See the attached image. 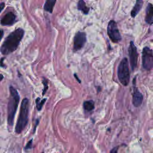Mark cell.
<instances>
[{
    "label": "cell",
    "instance_id": "3957f363",
    "mask_svg": "<svg viewBox=\"0 0 153 153\" xmlns=\"http://www.w3.org/2000/svg\"><path fill=\"white\" fill-rule=\"evenodd\" d=\"M29 117V100L27 98H24L22 101L21 110H20L18 120L17 122L15 132L19 134L23 132V130L27 126L28 123Z\"/></svg>",
    "mask_w": 153,
    "mask_h": 153
},
{
    "label": "cell",
    "instance_id": "ac0fdd59",
    "mask_svg": "<svg viewBox=\"0 0 153 153\" xmlns=\"http://www.w3.org/2000/svg\"><path fill=\"white\" fill-rule=\"evenodd\" d=\"M32 139H31V140H30L27 145H26V146L25 147V150H29V149H31L32 148Z\"/></svg>",
    "mask_w": 153,
    "mask_h": 153
},
{
    "label": "cell",
    "instance_id": "7402d4cb",
    "mask_svg": "<svg viewBox=\"0 0 153 153\" xmlns=\"http://www.w3.org/2000/svg\"><path fill=\"white\" fill-rule=\"evenodd\" d=\"M38 122H39V120H37V123L35 124V128H34V132H33V133H35V130H36V128H37V125H38Z\"/></svg>",
    "mask_w": 153,
    "mask_h": 153
},
{
    "label": "cell",
    "instance_id": "ffe728a7",
    "mask_svg": "<svg viewBox=\"0 0 153 153\" xmlns=\"http://www.w3.org/2000/svg\"><path fill=\"white\" fill-rule=\"evenodd\" d=\"M3 35H4V31L3 30L0 29V41H1Z\"/></svg>",
    "mask_w": 153,
    "mask_h": 153
},
{
    "label": "cell",
    "instance_id": "30bf717a",
    "mask_svg": "<svg viewBox=\"0 0 153 153\" xmlns=\"http://www.w3.org/2000/svg\"><path fill=\"white\" fill-rule=\"evenodd\" d=\"M16 22V16L13 12H9L3 17L1 24L3 26H11Z\"/></svg>",
    "mask_w": 153,
    "mask_h": 153
},
{
    "label": "cell",
    "instance_id": "7a4b0ae2",
    "mask_svg": "<svg viewBox=\"0 0 153 153\" xmlns=\"http://www.w3.org/2000/svg\"><path fill=\"white\" fill-rule=\"evenodd\" d=\"M10 96L7 108V122L9 126H13L18 105L20 101V96L17 90L13 87H10Z\"/></svg>",
    "mask_w": 153,
    "mask_h": 153
},
{
    "label": "cell",
    "instance_id": "7c38bea8",
    "mask_svg": "<svg viewBox=\"0 0 153 153\" xmlns=\"http://www.w3.org/2000/svg\"><path fill=\"white\" fill-rule=\"evenodd\" d=\"M143 4H144L143 0H136V3L134 6V7H133L130 13V15L132 17L135 18L138 15V14L139 13V11H141L142 7Z\"/></svg>",
    "mask_w": 153,
    "mask_h": 153
},
{
    "label": "cell",
    "instance_id": "d6986e66",
    "mask_svg": "<svg viewBox=\"0 0 153 153\" xmlns=\"http://www.w3.org/2000/svg\"><path fill=\"white\" fill-rule=\"evenodd\" d=\"M5 7V4L4 3H1L0 4V13L2 11V10L4 9Z\"/></svg>",
    "mask_w": 153,
    "mask_h": 153
},
{
    "label": "cell",
    "instance_id": "6da1fadb",
    "mask_svg": "<svg viewBox=\"0 0 153 153\" xmlns=\"http://www.w3.org/2000/svg\"><path fill=\"white\" fill-rule=\"evenodd\" d=\"M25 31L22 28H18L7 36L0 48V51L4 55H7L15 51L22 41Z\"/></svg>",
    "mask_w": 153,
    "mask_h": 153
},
{
    "label": "cell",
    "instance_id": "4fadbf2b",
    "mask_svg": "<svg viewBox=\"0 0 153 153\" xmlns=\"http://www.w3.org/2000/svg\"><path fill=\"white\" fill-rule=\"evenodd\" d=\"M56 2V0H46L44 5V9L46 11L52 13Z\"/></svg>",
    "mask_w": 153,
    "mask_h": 153
},
{
    "label": "cell",
    "instance_id": "ba28073f",
    "mask_svg": "<svg viewBox=\"0 0 153 153\" xmlns=\"http://www.w3.org/2000/svg\"><path fill=\"white\" fill-rule=\"evenodd\" d=\"M87 41L86 34L83 32H78L74 38V51H77L81 50Z\"/></svg>",
    "mask_w": 153,
    "mask_h": 153
},
{
    "label": "cell",
    "instance_id": "9c48e42d",
    "mask_svg": "<svg viewBox=\"0 0 153 153\" xmlns=\"http://www.w3.org/2000/svg\"><path fill=\"white\" fill-rule=\"evenodd\" d=\"M135 80L136 78L134 79V80L135 82V86H134V90H133V94H132V103L135 107L137 108L141 105L143 101L144 97L142 94L139 92L138 89L136 87Z\"/></svg>",
    "mask_w": 153,
    "mask_h": 153
},
{
    "label": "cell",
    "instance_id": "5bb4252c",
    "mask_svg": "<svg viewBox=\"0 0 153 153\" xmlns=\"http://www.w3.org/2000/svg\"><path fill=\"white\" fill-rule=\"evenodd\" d=\"M77 7L78 10L80 11H82L84 15H88L90 10V9L86 6V3L84 0H79L77 5Z\"/></svg>",
    "mask_w": 153,
    "mask_h": 153
},
{
    "label": "cell",
    "instance_id": "cb8c5ba5",
    "mask_svg": "<svg viewBox=\"0 0 153 153\" xmlns=\"http://www.w3.org/2000/svg\"><path fill=\"white\" fill-rule=\"evenodd\" d=\"M3 78H4V76L1 74H0V82L2 81Z\"/></svg>",
    "mask_w": 153,
    "mask_h": 153
},
{
    "label": "cell",
    "instance_id": "e0dca14e",
    "mask_svg": "<svg viewBox=\"0 0 153 153\" xmlns=\"http://www.w3.org/2000/svg\"><path fill=\"white\" fill-rule=\"evenodd\" d=\"M43 84H44V89H43V95H44L45 94V93H46L47 92L49 87H48V81L47 79L45 78H43Z\"/></svg>",
    "mask_w": 153,
    "mask_h": 153
},
{
    "label": "cell",
    "instance_id": "9a60e30c",
    "mask_svg": "<svg viewBox=\"0 0 153 153\" xmlns=\"http://www.w3.org/2000/svg\"><path fill=\"white\" fill-rule=\"evenodd\" d=\"M83 108L84 110L88 112L92 111L95 108V102L92 100L85 101L83 103Z\"/></svg>",
    "mask_w": 153,
    "mask_h": 153
},
{
    "label": "cell",
    "instance_id": "8992f818",
    "mask_svg": "<svg viewBox=\"0 0 153 153\" xmlns=\"http://www.w3.org/2000/svg\"><path fill=\"white\" fill-rule=\"evenodd\" d=\"M107 34L111 40L114 43H118L122 41V37L120 32L117 23L114 20H111L108 24Z\"/></svg>",
    "mask_w": 153,
    "mask_h": 153
},
{
    "label": "cell",
    "instance_id": "603a6c76",
    "mask_svg": "<svg viewBox=\"0 0 153 153\" xmlns=\"http://www.w3.org/2000/svg\"><path fill=\"white\" fill-rule=\"evenodd\" d=\"M74 76H75V78H77V80L78 82V83H81V80H80V79H79V78L77 77V75H76L75 74H74Z\"/></svg>",
    "mask_w": 153,
    "mask_h": 153
},
{
    "label": "cell",
    "instance_id": "5b68a950",
    "mask_svg": "<svg viewBox=\"0 0 153 153\" xmlns=\"http://www.w3.org/2000/svg\"><path fill=\"white\" fill-rule=\"evenodd\" d=\"M142 64L146 71H150L153 68V50L148 47H145L142 50Z\"/></svg>",
    "mask_w": 153,
    "mask_h": 153
},
{
    "label": "cell",
    "instance_id": "44dd1931",
    "mask_svg": "<svg viewBox=\"0 0 153 153\" xmlns=\"http://www.w3.org/2000/svg\"><path fill=\"white\" fill-rule=\"evenodd\" d=\"M117 147H116V148H114L112 150H111V152H117Z\"/></svg>",
    "mask_w": 153,
    "mask_h": 153
},
{
    "label": "cell",
    "instance_id": "8fae6325",
    "mask_svg": "<svg viewBox=\"0 0 153 153\" xmlns=\"http://www.w3.org/2000/svg\"><path fill=\"white\" fill-rule=\"evenodd\" d=\"M146 15L145 21L147 24L151 25L153 24V5L149 3L147 4L145 10Z\"/></svg>",
    "mask_w": 153,
    "mask_h": 153
},
{
    "label": "cell",
    "instance_id": "52a82bcc",
    "mask_svg": "<svg viewBox=\"0 0 153 153\" xmlns=\"http://www.w3.org/2000/svg\"><path fill=\"white\" fill-rule=\"evenodd\" d=\"M128 53L131 68L133 71H134L137 67L139 55L137 51V48L134 41H130V45L128 49Z\"/></svg>",
    "mask_w": 153,
    "mask_h": 153
},
{
    "label": "cell",
    "instance_id": "2e32d148",
    "mask_svg": "<svg viewBox=\"0 0 153 153\" xmlns=\"http://www.w3.org/2000/svg\"><path fill=\"white\" fill-rule=\"evenodd\" d=\"M46 100H47V99H43L42 101H41L40 98H37L36 99L35 102H36V105H37V108L38 111L41 110V109L43 108V106L44 104V103L45 102Z\"/></svg>",
    "mask_w": 153,
    "mask_h": 153
},
{
    "label": "cell",
    "instance_id": "277c9868",
    "mask_svg": "<svg viewBox=\"0 0 153 153\" xmlns=\"http://www.w3.org/2000/svg\"><path fill=\"white\" fill-rule=\"evenodd\" d=\"M117 75L119 82L123 86H128L130 77L129 68V61L127 57L123 58L120 63L117 70Z\"/></svg>",
    "mask_w": 153,
    "mask_h": 153
}]
</instances>
